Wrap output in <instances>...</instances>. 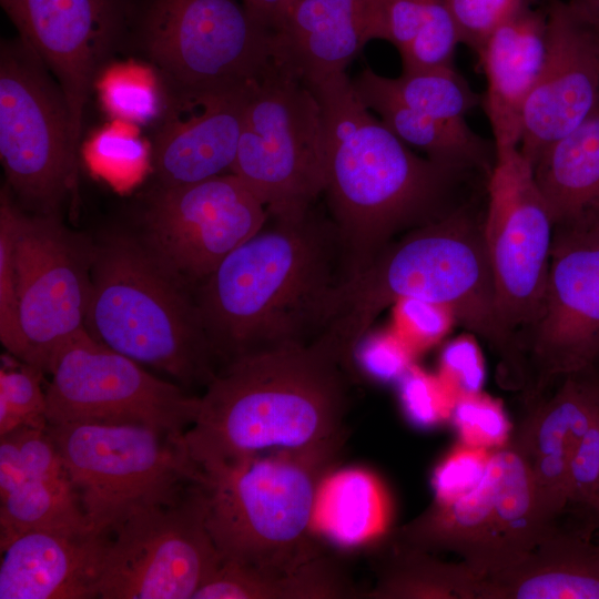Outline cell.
Segmentation results:
<instances>
[{
    "label": "cell",
    "instance_id": "29",
    "mask_svg": "<svg viewBox=\"0 0 599 599\" xmlns=\"http://www.w3.org/2000/svg\"><path fill=\"white\" fill-rule=\"evenodd\" d=\"M354 595L342 568L323 554L287 572L221 561L193 599H337Z\"/></svg>",
    "mask_w": 599,
    "mask_h": 599
},
{
    "label": "cell",
    "instance_id": "23",
    "mask_svg": "<svg viewBox=\"0 0 599 599\" xmlns=\"http://www.w3.org/2000/svg\"><path fill=\"white\" fill-rule=\"evenodd\" d=\"M386 2L294 0L276 34L282 63L307 84L345 72L369 40H385Z\"/></svg>",
    "mask_w": 599,
    "mask_h": 599
},
{
    "label": "cell",
    "instance_id": "40",
    "mask_svg": "<svg viewBox=\"0 0 599 599\" xmlns=\"http://www.w3.org/2000/svg\"><path fill=\"white\" fill-rule=\"evenodd\" d=\"M451 14L460 42L476 54L489 35L515 12L526 0H443Z\"/></svg>",
    "mask_w": 599,
    "mask_h": 599
},
{
    "label": "cell",
    "instance_id": "43",
    "mask_svg": "<svg viewBox=\"0 0 599 599\" xmlns=\"http://www.w3.org/2000/svg\"><path fill=\"white\" fill-rule=\"evenodd\" d=\"M402 314L413 325L412 339L415 346L424 347L440 338L456 319L451 309L446 306L416 300L397 302Z\"/></svg>",
    "mask_w": 599,
    "mask_h": 599
},
{
    "label": "cell",
    "instance_id": "28",
    "mask_svg": "<svg viewBox=\"0 0 599 599\" xmlns=\"http://www.w3.org/2000/svg\"><path fill=\"white\" fill-rule=\"evenodd\" d=\"M554 230L599 225V106L532 164Z\"/></svg>",
    "mask_w": 599,
    "mask_h": 599
},
{
    "label": "cell",
    "instance_id": "5",
    "mask_svg": "<svg viewBox=\"0 0 599 599\" xmlns=\"http://www.w3.org/2000/svg\"><path fill=\"white\" fill-rule=\"evenodd\" d=\"M85 331L184 387H205L220 367L194 291L131 234L94 243Z\"/></svg>",
    "mask_w": 599,
    "mask_h": 599
},
{
    "label": "cell",
    "instance_id": "26",
    "mask_svg": "<svg viewBox=\"0 0 599 599\" xmlns=\"http://www.w3.org/2000/svg\"><path fill=\"white\" fill-rule=\"evenodd\" d=\"M561 517L525 559L483 577L477 599H599L597 528Z\"/></svg>",
    "mask_w": 599,
    "mask_h": 599
},
{
    "label": "cell",
    "instance_id": "4",
    "mask_svg": "<svg viewBox=\"0 0 599 599\" xmlns=\"http://www.w3.org/2000/svg\"><path fill=\"white\" fill-rule=\"evenodd\" d=\"M483 225L484 217L467 201L395 238L342 284L322 335L337 347L351 372L357 347L380 312L393 303L416 300L451 309L499 357L504 384L524 385L518 342L498 314Z\"/></svg>",
    "mask_w": 599,
    "mask_h": 599
},
{
    "label": "cell",
    "instance_id": "6",
    "mask_svg": "<svg viewBox=\"0 0 599 599\" xmlns=\"http://www.w3.org/2000/svg\"><path fill=\"white\" fill-rule=\"evenodd\" d=\"M343 444L201 468L206 525L221 561L287 572L323 555L311 526L321 485Z\"/></svg>",
    "mask_w": 599,
    "mask_h": 599
},
{
    "label": "cell",
    "instance_id": "11",
    "mask_svg": "<svg viewBox=\"0 0 599 599\" xmlns=\"http://www.w3.org/2000/svg\"><path fill=\"white\" fill-rule=\"evenodd\" d=\"M20 39L0 49V158L8 187L33 213L58 214L77 184L64 93Z\"/></svg>",
    "mask_w": 599,
    "mask_h": 599
},
{
    "label": "cell",
    "instance_id": "16",
    "mask_svg": "<svg viewBox=\"0 0 599 599\" xmlns=\"http://www.w3.org/2000/svg\"><path fill=\"white\" fill-rule=\"evenodd\" d=\"M528 406L599 353V225L554 230L541 311L518 338Z\"/></svg>",
    "mask_w": 599,
    "mask_h": 599
},
{
    "label": "cell",
    "instance_id": "37",
    "mask_svg": "<svg viewBox=\"0 0 599 599\" xmlns=\"http://www.w3.org/2000/svg\"><path fill=\"white\" fill-rule=\"evenodd\" d=\"M460 35L443 0H432L425 21L412 43L402 52L403 71L453 65Z\"/></svg>",
    "mask_w": 599,
    "mask_h": 599
},
{
    "label": "cell",
    "instance_id": "36",
    "mask_svg": "<svg viewBox=\"0 0 599 599\" xmlns=\"http://www.w3.org/2000/svg\"><path fill=\"white\" fill-rule=\"evenodd\" d=\"M450 420L467 446L495 450L510 441L511 426L502 404L481 392L459 396Z\"/></svg>",
    "mask_w": 599,
    "mask_h": 599
},
{
    "label": "cell",
    "instance_id": "12",
    "mask_svg": "<svg viewBox=\"0 0 599 599\" xmlns=\"http://www.w3.org/2000/svg\"><path fill=\"white\" fill-rule=\"evenodd\" d=\"M201 481L175 501L136 510L108 531L99 598H194L221 564Z\"/></svg>",
    "mask_w": 599,
    "mask_h": 599
},
{
    "label": "cell",
    "instance_id": "18",
    "mask_svg": "<svg viewBox=\"0 0 599 599\" xmlns=\"http://www.w3.org/2000/svg\"><path fill=\"white\" fill-rule=\"evenodd\" d=\"M140 0H0L19 38L60 84L78 146L93 84L132 34Z\"/></svg>",
    "mask_w": 599,
    "mask_h": 599
},
{
    "label": "cell",
    "instance_id": "10",
    "mask_svg": "<svg viewBox=\"0 0 599 599\" xmlns=\"http://www.w3.org/2000/svg\"><path fill=\"white\" fill-rule=\"evenodd\" d=\"M231 173L271 217L304 213L323 194L322 108L313 89L287 68H278L252 89Z\"/></svg>",
    "mask_w": 599,
    "mask_h": 599
},
{
    "label": "cell",
    "instance_id": "31",
    "mask_svg": "<svg viewBox=\"0 0 599 599\" xmlns=\"http://www.w3.org/2000/svg\"><path fill=\"white\" fill-rule=\"evenodd\" d=\"M386 82L393 93L407 106L433 118L456 121L483 103L469 83L450 67L402 73Z\"/></svg>",
    "mask_w": 599,
    "mask_h": 599
},
{
    "label": "cell",
    "instance_id": "17",
    "mask_svg": "<svg viewBox=\"0 0 599 599\" xmlns=\"http://www.w3.org/2000/svg\"><path fill=\"white\" fill-rule=\"evenodd\" d=\"M258 197L233 173L159 186L143 215L142 240L193 291L268 221Z\"/></svg>",
    "mask_w": 599,
    "mask_h": 599
},
{
    "label": "cell",
    "instance_id": "9",
    "mask_svg": "<svg viewBox=\"0 0 599 599\" xmlns=\"http://www.w3.org/2000/svg\"><path fill=\"white\" fill-rule=\"evenodd\" d=\"M558 520L541 507L528 464L508 444L493 451L475 490L450 504L434 501L394 536L432 554H457L485 577L525 559Z\"/></svg>",
    "mask_w": 599,
    "mask_h": 599
},
{
    "label": "cell",
    "instance_id": "30",
    "mask_svg": "<svg viewBox=\"0 0 599 599\" xmlns=\"http://www.w3.org/2000/svg\"><path fill=\"white\" fill-rule=\"evenodd\" d=\"M483 577L464 561L446 562L395 536L384 548L366 597L378 599H477Z\"/></svg>",
    "mask_w": 599,
    "mask_h": 599
},
{
    "label": "cell",
    "instance_id": "8",
    "mask_svg": "<svg viewBox=\"0 0 599 599\" xmlns=\"http://www.w3.org/2000/svg\"><path fill=\"white\" fill-rule=\"evenodd\" d=\"M132 35L172 89H245L284 67L236 0H140Z\"/></svg>",
    "mask_w": 599,
    "mask_h": 599
},
{
    "label": "cell",
    "instance_id": "45",
    "mask_svg": "<svg viewBox=\"0 0 599 599\" xmlns=\"http://www.w3.org/2000/svg\"><path fill=\"white\" fill-rule=\"evenodd\" d=\"M575 12L599 28V0H561Z\"/></svg>",
    "mask_w": 599,
    "mask_h": 599
},
{
    "label": "cell",
    "instance_id": "22",
    "mask_svg": "<svg viewBox=\"0 0 599 599\" xmlns=\"http://www.w3.org/2000/svg\"><path fill=\"white\" fill-rule=\"evenodd\" d=\"M108 531L38 529L1 548L0 599L99 598Z\"/></svg>",
    "mask_w": 599,
    "mask_h": 599
},
{
    "label": "cell",
    "instance_id": "42",
    "mask_svg": "<svg viewBox=\"0 0 599 599\" xmlns=\"http://www.w3.org/2000/svg\"><path fill=\"white\" fill-rule=\"evenodd\" d=\"M443 382L457 396L478 393L485 370L480 352L470 338L450 343L441 357Z\"/></svg>",
    "mask_w": 599,
    "mask_h": 599
},
{
    "label": "cell",
    "instance_id": "34",
    "mask_svg": "<svg viewBox=\"0 0 599 599\" xmlns=\"http://www.w3.org/2000/svg\"><path fill=\"white\" fill-rule=\"evenodd\" d=\"M18 205L8 185L0 192V341L7 353L24 357L14 267Z\"/></svg>",
    "mask_w": 599,
    "mask_h": 599
},
{
    "label": "cell",
    "instance_id": "27",
    "mask_svg": "<svg viewBox=\"0 0 599 599\" xmlns=\"http://www.w3.org/2000/svg\"><path fill=\"white\" fill-rule=\"evenodd\" d=\"M352 83L363 104L376 111L407 145L424 151L440 164L490 174L496 160L495 142L475 133L465 120H439L410 109L393 93L386 78L369 68Z\"/></svg>",
    "mask_w": 599,
    "mask_h": 599
},
{
    "label": "cell",
    "instance_id": "48",
    "mask_svg": "<svg viewBox=\"0 0 599 599\" xmlns=\"http://www.w3.org/2000/svg\"><path fill=\"white\" fill-rule=\"evenodd\" d=\"M596 544H597V547H598V551H599V531H598V538H597V541H596Z\"/></svg>",
    "mask_w": 599,
    "mask_h": 599
},
{
    "label": "cell",
    "instance_id": "2",
    "mask_svg": "<svg viewBox=\"0 0 599 599\" xmlns=\"http://www.w3.org/2000/svg\"><path fill=\"white\" fill-rule=\"evenodd\" d=\"M308 85L322 108L323 194L347 282L395 238L466 203L460 189L476 172L416 155L363 104L345 72Z\"/></svg>",
    "mask_w": 599,
    "mask_h": 599
},
{
    "label": "cell",
    "instance_id": "14",
    "mask_svg": "<svg viewBox=\"0 0 599 599\" xmlns=\"http://www.w3.org/2000/svg\"><path fill=\"white\" fill-rule=\"evenodd\" d=\"M486 202L484 238L498 314L518 342L541 311L554 235L549 207L519 146L496 151Z\"/></svg>",
    "mask_w": 599,
    "mask_h": 599
},
{
    "label": "cell",
    "instance_id": "24",
    "mask_svg": "<svg viewBox=\"0 0 599 599\" xmlns=\"http://www.w3.org/2000/svg\"><path fill=\"white\" fill-rule=\"evenodd\" d=\"M598 405L587 378L567 376L551 396L529 406L509 441L530 468L541 507L555 519L567 509L570 465Z\"/></svg>",
    "mask_w": 599,
    "mask_h": 599
},
{
    "label": "cell",
    "instance_id": "39",
    "mask_svg": "<svg viewBox=\"0 0 599 599\" xmlns=\"http://www.w3.org/2000/svg\"><path fill=\"white\" fill-rule=\"evenodd\" d=\"M493 451L457 445L434 470V501L450 504L475 490L486 475Z\"/></svg>",
    "mask_w": 599,
    "mask_h": 599
},
{
    "label": "cell",
    "instance_id": "38",
    "mask_svg": "<svg viewBox=\"0 0 599 599\" xmlns=\"http://www.w3.org/2000/svg\"><path fill=\"white\" fill-rule=\"evenodd\" d=\"M598 502L599 405L577 447L570 465L568 505L565 512L589 520L596 526L593 517Z\"/></svg>",
    "mask_w": 599,
    "mask_h": 599
},
{
    "label": "cell",
    "instance_id": "44",
    "mask_svg": "<svg viewBox=\"0 0 599 599\" xmlns=\"http://www.w3.org/2000/svg\"><path fill=\"white\" fill-rule=\"evenodd\" d=\"M248 14L277 34L283 28L294 0H241Z\"/></svg>",
    "mask_w": 599,
    "mask_h": 599
},
{
    "label": "cell",
    "instance_id": "21",
    "mask_svg": "<svg viewBox=\"0 0 599 599\" xmlns=\"http://www.w3.org/2000/svg\"><path fill=\"white\" fill-rule=\"evenodd\" d=\"M38 529L92 528L48 427H23L0 437V547Z\"/></svg>",
    "mask_w": 599,
    "mask_h": 599
},
{
    "label": "cell",
    "instance_id": "25",
    "mask_svg": "<svg viewBox=\"0 0 599 599\" xmlns=\"http://www.w3.org/2000/svg\"><path fill=\"white\" fill-rule=\"evenodd\" d=\"M547 53V10L526 2L501 23L477 54L487 80L483 95L496 151L519 146L521 119Z\"/></svg>",
    "mask_w": 599,
    "mask_h": 599
},
{
    "label": "cell",
    "instance_id": "41",
    "mask_svg": "<svg viewBox=\"0 0 599 599\" xmlns=\"http://www.w3.org/2000/svg\"><path fill=\"white\" fill-rule=\"evenodd\" d=\"M457 396L443 382L413 374L403 386V405L412 424L433 428L450 420Z\"/></svg>",
    "mask_w": 599,
    "mask_h": 599
},
{
    "label": "cell",
    "instance_id": "1",
    "mask_svg": "<svg viewBox=\"0 0 599 599\" xmlns=\"http://www.w3.org/2000/svg\"><path fill=\"white\" fill-rule=\"evenodd\" d=\"M270 219V225L232 251L194 291L220 366L319 337L345 282L332 219L316 214L314 206Z\"/></svg>",
    "mask_w": 599,
    "mask_h": 599
},
{
    "label": "cell",
    "instance_id": "7",
    "mask_svg": "<svg viewBox=\"0 0 599 599\" xmlns=\"http://www.w3.org/2000/svg\"><path fill=\"white\" fill-rule=\"evenodd\" d=\"M84 515L109 531L132 512L175 501L202 480L184 434L139 424L48 425Z\"/></svg>",
    "mask_w": 599,
    "mask_h": 599
},
{
    "label": "cell",
    "instance_id": "3",
    "mask_svg": "<svg viewBox=\"0 0 599 599\" xmlns=\"http://www.w3.org/2000/svg\"><path fill=\"white\" fill-rule=\"evenodd\" d=\"M351 372L326 336L221 365L184 433L200 467L345 441Z\"/></svg>",
    "mask_w": 599,
    "mask_h": 599
},
{
    "label": "cell",
    "instance_id": "32",
    "mask_svg": "<svg viewBox=\"0 0 599 599\" xmlns=\"http://www.w3.org/2000/svg\"><path fill=\"white\" fill-rule=\"evenodd\" d=\"M95 84L105 109L122 122L149 123L160 119L166 108L155 73L141 64L105 68Z\"/></svg>",
    "mask_w": 599,
    "mask_h": 599
},
{
    "label": "cell",
    "instance_id": "35",
    "mask_svg": "<svg viewBox=\"0 0 599 599\" xmlns=\"http://www.w3.org/2000/svg\"><path fill=\"white\" fill-rule=\"evenodd\" d=\"M91 167L118 184L139 179L149 163V148L132 128L110 125L99 131L87 146Z\"/></svg>",
    "mask_w": 599,
    "mask_h": 599
},
{
    "label": "cell",
    "instance_id": "47",
    "mask_svg": "<svg viewBox=\"0 0 599 599\" xmlns=\"http://www.w3.org/2000/svg\"><path fill=\"white\" fill-rule=\"evenodd\" d=\"M586 378V377H585ZM588 379V378H587ZM589 382L592 383V385L596 387L597 392H598V395H599V384L598 383H595L590 379H588ZM595 524H596V527H597V531H599V502H598V507L596 509V512H595Z\"/></svg>",
    "mask_w": 599,
    "mask_h": 599
},
{
    "label": "cell",
    "instance_id": "15",
    "mask_svg": "<svg viewBox=\"0 0 599 599\" xmlns=\"http://www.w3.org/2000/svg\"><path fill=\"white\" fill-rule=\"evenodd\" d=\"M94 243L58 214L18 207L14 267L22 362L49 373L58 352L85 329Z\"/></svg>",
    "mask_w": 599,
    "mask_h": 599
},
{
    "label": "cell",
    "instance_id": "33",
    "mask_svg": "<svg viewBox=\"0 0 599 599\" xmlns=\"http://www.w3.org/2000/svg\"><path fill=\"white\" fill-rule=\"evenodd\" d=\"M0 368V436L22 427L47 428L43 372L7 353Z\"/></svg>",
    "mask_w": 599,
    "mask_h": 599
},
{
    "label": "cell",
    "instance_id": "13",
    "mask_svg": "<svg viewBox=\"0 0 599 599\" xmlns=\"http://www.w3.org/2000/svg\"><path fill=\"white\" fill-rule=\"evenodd\" d=\"M45 388L49 425L139 424L184 434L199 397L95 341L85 329L55 355Z\"/></svg>",
    "mask_w": 599,
    "mask_h": 599
},
{
    "label": "cell",
    "instance_id": "19",
    "mask_svg": "<svg viewBox=\"0 0 599 599\" xmlns=\"http://www.w3.org/2000/svg\"><path fill=\"white\" fill-rule=\"evenodd\" d=\"M546 10V59L524 108L519 142L531 166L599 106V28L561 0H549Z\"/></svg>",
    "mask_w": 599,
    "mask_h": 599
},
{
    "label": "cell",
    "instance_id": "46",
    "mask_svg": "<svg viewBox=\"0 0 599 599\" xmlns=\"http://www.w3.org/2000/svg\"><path fill=\"white\" fill-rule=\"evenodd\" d=\"M579 376L586 377L595 383L599 384V353L597 357L595 358L591 366L582 374H579Z\"/></svg>",
    "mask_w": 599,
    "mask_h": 599
},
{
    "label": "cell",
    "instance_id": "20",
    "mask_svg": "<svg viewBox=\"0 0 599 599\" xmlns=\"http://www.w3.org/2000/svg\"><path fill=\"white\" fill-rule=\"evenodd\" d=\"M253 88H170L152 148L159 186L192 184L231 173Z\"/></svg>",
    "mask_w": 599,
    "mask_h": 599
}]
</instances>
